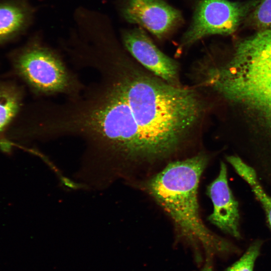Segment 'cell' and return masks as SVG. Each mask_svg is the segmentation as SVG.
Listing matches in <instances>:
<instances>
[{
  "mask_svg": "<svg viewBox=\"0 0 271 271\" xmlns=\"http://www.w3.org/2000/svg\"><path fill=\"white\" fill-rule=\"evenodd\" d=\"M93 69L121 90L157 167L179 160L204 111L198 93L143 74L118 51L100 56Z\"/></svg>",
  "mask_w": 271,
  "mask_h": 271,
  "instance_id": "6da1fadb",
  "label": "cell"
},
{
  "mask_svg": "<svg viewBox=\"0 0 271 271\" xmlns=\"http://www.w3.org/2000/svg\"><path fill=\"white\" fill-rule=\"evenodd\" d=\"M209 162L207 154L169 163L144 183L143 188L170 217L179 241L190 247L201 271H213L214 257L236 251L203 223L200 214L198 188Z\"/></svg>",
  "mask_w": 271,
  "mask_h": 271,
  "instance_id": "7a4b0ae2",
  "label": "cell"
},
{
  "mask_svg": "<svg viewBox=\"0 0 271 271\" xmlns=\"http://www.w3.org/2000/svg\"><path fill=\"white\" fill-rule=\"evenodd\" d=\"M207 76V83L228 100L271 107V53L235 49L228 64Z\"/></svg>",
  "mask_w": 271,
  "mask_h": 271,
  "instance_id": "3957f363",
  "label": "cell"
},
{
  "mask_svg": "<svg viewBox=\"0 0 271 271\" xmlns=\"http://www.w3.org/2000/svg\"><path fill=\"white\" fill-rule=\"evenodd\" d=\"M17 66L25 81L41 95L72 97L85 86L60 56L47 47L37 45L26 50L19 57Z\"/></svg>",
  "mask_w": 271,
  "mask_h": 271,
  "instance_id": "277c9868",
  "label": "cell"
},
{
  "mask_svg": "<svg viewBox=\"0 0 271 271\" xmlns=\"http://www.w3.org/2000/svg\"><path fill=\"white\" fill-rule=\"evenodd\" d=\"M258 2V1L234 2L228 0H199L191 24L183 36L181 45L190 46L211 35L232 34Z\"/></svg>",
  "mask_w": 271,
  "mask_h": 271,
  "instance_id": "5b68a950",
  "label": "cell"
},
{
  "mask_svg": "<svg viewBox=\"0 0 271 271\" xmlns=\"http://www.w3.org/2000/svg\"><path fill=\"white\" fill-rule=\"evenodd\" d=\"M123 15L158 39L167 36L182 22L181 13L163 0H126Z\"/></svg>",
  "mask_w": 271,
  "mask_h": 271,
  "instance_id": "8992f818",
  "label": "cell"
},
{
  "mask_svg": "<svg viewBox=\"0 0 271 271\" xmlns=\"http://www.w3.org/2000/svg\"><path fill=\"white\" fill-rule=\"evenodd\" d=\"M122 41L131 56L158 78L179 85L178 63L161 51L142 29L126 31Z\"/></svg>",
  "mask_w": 271,
  "mask_h": 271,
  "instance_id": "52a82bcc",
  "label": "cell"
},
{
  "mask_svg": "<svg viewBox=\"0 0 271 271\" xmlns=\"http://www.w3.org/2000/svg\"><path fill=\"white\" fill-rule=\"evenodd\" d=\"M207 190L213 206L209 221L222 231L236 238H240L238 202L229 187L227 168L224 162H221L217 177Z\"/></svg>",
  "mask_w": 271,
  "mask_h": 271,
  "instance_id": "ba28073f",
  "label": "cell"
},
{
  "mask_svg": "<svg viewBox=\"0 0 271 271\" xmlns=\"http://www.w3.org/2000/svg\"><path fill=\"white\" fill-rule=\"evenodd\" d=\"M226 160L236 173L251 188L263 207L271 228V197L266 194L261 186L255 171L238 157L228 156Z\"/></svg>",
  "mask_w": 271,
  "mask_h": 271,
  "instance_id": "9c48e42d",
  "label": "cell"
},
{
  "mask_svg": "<svg viewBox=\"0 0 271 271\" xmlns=\"http://www.w3.org/2000/svg\"><path fill=\"white\" fill-rule=\"evenodd\" d=\"M25 20V13L20 6L13 4L0 5V41L18 32Z\"/></svg>",
  "mask_w": 271,
  "mask_h": 271,
  "instance_id": "30bf717a",
  "label": "cell"
},
{
  "mask_svg": "<svg viewBox=\"0 0 271 271\" xmlns=\"http://www.w3.org/2000/svg\"><path fill=\"white\" fill-rule=\"evenodd\" d=\"M20 106L18 95L10 90H0V131L10 122Z\"/></svg>",
  "mask_w": 271,
  "mask_h": 271,
  "instance_id": "8fae6325",
  "label": "cell"
},
{
  "mask_svg": "<svg viewBox=\"0 0 271 271\" xmlns=\"http://www.w3.org/2000/svg\"><path fill=\"white\" fill-rule=\"evenodd\" d=\"M247 24L263 31L271 29V0H259L248 16Z\"/></svg>",
  "mask_w": 271,
  "mask_h": 271,
  "instance_id": "7c38bea8",
  "label": "cell"
},
{
  "mask_svg": "<svg viewBox=\"0 0 271 271\" xmlns=\"http://www.w3.org/2000/svg\"><path fill=\"white\" fill-rule=\"evenodd\" d=\"M237 45L247 50L271 53V29L257 31Z\"/></svg>",
  "mask_w": 271,
  "mask_h": 271,
  "instance_id": "4fadbf2b",
  "label": "cell"
},
{
  "mask_svg": "<svg viewBox=\"0 0 271 271\" xmlns=\"http://www.w3.org/2000/svg\"><path fill=\"white\" fill-rule=\"evenodd\" d=\"M260 246L259 241L253 243L243 255L226 271H253L255 261L259 254Z\"/></svg>",
  "mask_w": 271,
  "mask_h": 271,
  "instance_id": "5bb4252c",
  "label": "cell"
},
{
  "mask_svg": "<svg viewBox=\"0 0 271 271\" xmlns=\"http://www.w3.org/2000/svg\"><path fill=\"white\" fill-rule=\"evenodd\" d=\"M270 108H271V107H270Z\"/></svg>",
  "mask_w": 271,
  "mask_h": 271,
  "instance_id": "9a60e30c",
  "label": "cell"
}]
</instances>
